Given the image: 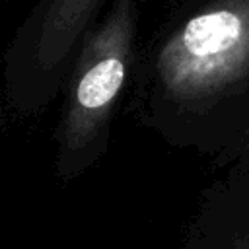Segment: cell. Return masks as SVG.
Wrapping results in <instances>:
<instances>
[{
	"label": "cell",
	"mask_w": 249,
	"mask_h": 249,
	"mask_svg": "<svg viewBox=\"0 0 249 249\" xmlns=\"http://www.w3.org/2000/svg\"><path fill=\"white\" fill-rule=\"evenodd\" d=\"M249 76V0H206L140 54L132 101L144 124L175 132Z\"/></svg>",
	"instance_id": "obj_1"
},
{
	"label": "cell",
	"mask_w": 249,
	"mask_h": 249,
	"mask_svg": "<svg viewBox=\"0 0 249 249\" xmlns=\"http://www.w3.org/2000/svg\"><path fill=\"white\" fill-rule=\"evenodd\" d=\"M140 0H107L72 56L56 123L54 169L72 179L107 152L111 126L138 60Z\"/></svg>",
	"instance_id": "obj_2"
},
{
	"label": "cell",
	"mask_w": 249,
	"mask_h": 249,
	"mask_svg": "<svg viewBox=\"0 0 249 249\" xmlns=\"http://www.w3.org/2000/svg\"><path fill=\"white\" fill-rule=\"evenodd\" d=\"M107 0H37L4 53V93L12 111L35 115L60 91L78 43Z\"/></svg>",
	"instance_id": "obj_3"
},
{
	"label": "cell",
	"mask_w": 249,
	"mask_h": 249,
	"mask_svg": "<svg viewBox=\"0 0 249 249\" xmlns=\"http://www.w3.org/2000/svg\"><path fill=\"white\" fill-rule=\"evenodd\" d=\"M0 2H4V0H0Z\"/></svg>",
	"instance_id": "obj_4"
}]
</instances>
